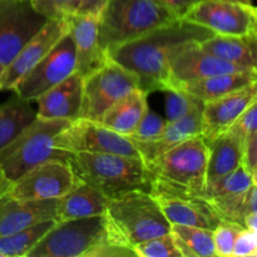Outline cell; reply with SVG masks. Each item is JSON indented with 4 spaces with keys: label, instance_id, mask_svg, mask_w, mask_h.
<instances>
[{
    "label": "cell",
    "instance_id": "4dcf8cb0",
    "mask_svg": "<svg viewBox=\"0 0 257 257\" xmlns=\"http://www.w3.org/2000/svg\"><path fill=\"white\" fill-rule=\"evenodd\" d=\"M252 185H256V181L240 165L232 172L222 176L218 180L213 181L212 183L206 185L198 197L207 201L210 198L218 197V196L237 195V193L246 192Z\"/></svg>",
    "mask_w": 257,
    "mask_h": 257
},
{
    "label": "cell",
    "instance_id": "30bf717a",
    "mask_svg": "<svg viewBox=\"0 0 257 257\" xmlns=\"http://www.w3.org/2000/svg\"><path fill=\"white\" fill-rule=\"evenodd\" d=\"M215 34L232 37L257 35V13L252 4L233 0H200L185 17Z\"/></svg>",
    "mask_w": 257,
    "mask_h": 257
},
{
    "label": "cell",
    "instance_id": "8fae6325",
    "mask_svg": "<svg viewBox=\"0 0 257 257\" xmlns=\"http://www.w3.org/2000/svg\"><path fill=\"white\" fill-rule=\"evenodd\" d=\"M150 193L171 225L196 226L212 231L221 222L207 201L160 178H152Z\"/></svg>",
    "mask_w": 257,
    "mask_h": 257
},
{
    "label": "cell",
    "instance_id": "9c48e42d",
    "mask_svg": "<svg viewBox=\"0 0 257 257\" xmlns=\"http://www.w3.org/2000/svg\"><path fill=\"white\" fill-rule=\"evenodd\" d=\"M54 147L69 155L78 152L113 153L141 158L137 148L125 136L95 120L77 118L54 138Z\"/></svg>",
    "mask_w": 257,
    "mask_h": 257
},
{
    "label": "cell",
    "instance_id": "d4e9b609",
    "mask_svg": "<svg viewBox=\"0 0 257 257\" xmlns=\"http://www.w3.org/2000/svg\"><path fill=\"white\" fill-rule=\"evenodd\" d=\"M147 108V93L136 88L117 100L104 113L99 123L127 137L137 127Z\"/></svg>",
    "mask_w": 257,
    "mask_h": 257
},
{
    "label": "cell",
    "instance_id": "d6a6232c",
    "mask_svg": "<svg viewBox=\"0 0 257 257\" xmlns=\"http://www.w3.org/2000/svg\"><path fill=\"white\" fill-rule=\"evenodd\" d=\"M32 7L47 19L64 20L77 14L80 0H29Z\"/></svg>",
    "mask_w": 257,
    "mask_h": 257
},
{
    "label": "cell",
    "instance_id": "d590c367",
    "mask_svg": "<svg viewBox=\"0 0 257 257\" xmlns=\"http://www.w3.org/2000/svg\"><path fill=\"white\" fill-rule=\"evenodd\" d=\"M165 100V119L166 122H173L185 117L198 102L195 98L185 94L181 90H166Z\"/></svg>",
    "mask_w": 257,
    "mask_h": 257
},
{
    "label": "cell",
    "instance_id": "8992f818",
    "mask_svg": "<svg viewBox=\"0 0 257 257\" xmlns=\"http://www.w3.org/2000/svg\"><path fill=\"white\" fill-rule=\"evenodd\" d=\"M108 238L105 215L57 221L27 257H87Z\"/></svg>",
    "mask_w": 257,
    "mask_h": 257
},
{
    "label": "cell",
    "instance_id": "7402d4cb",
    "mask_svg": "<svg viewBox=\"0 0 257 257\" xmlns=\"http://www.w3.org/2000/svg\"><path fill=\"white\" fill-rule=\"evenodd\" d=\"M108 198L88 183L78 180L74 187L57 200L55 221L104 215Z\"/></svg>",
    "mask_w": 257,
    "mask_h": 257
},
{
    "label": "cell",
    "instance_id": "5bb4252c",
    "mask_svg": "<svg viewBox=\"0 0 257 257\" xmlns=\"http://www.w3.org/2000/svg\"><path fill=\"white\" fill-rule=\"evenodd\" d=\"M48 20L29 0H0V63L7 67Z\"/></svg>",
    "mask_w": 257,
    "mask_h": 257
},
{
    "label": "cell",
    "instance_id": "60d3db41",
    "mask_svg": "<svg viewBox=\"0 0 257 257\" xmlns=\"http://www.w3.org/2000/svg\"><path fill=\"white\" fill-rule=\"evenodd\" d=\"M108 0H80L77 14L92 15L99 18L104 10Z\"/></svg>",
    "mask_w": 257,
    "mask_h": 257
},
{
    "label": "cell",
    "instance_id": "ffe728a7",
    "mask_svg": "<svg viewBox=\"0 0 257 257\" xmlns=\"http://www.w3.org/2000/svg\"><path fill=\"white\" fill-rule=\"evenodd\" d=\"M84 78L78 72L35 99L37 115L45 119H65L73 122L79 118Z\"/></svg>",
    "mask_w": 257,
    "mask_h": 257
},
{
    "label": "cell",
    "instance_id": "b9f144b4",
    "mask_svg": "<svg viewBox=\"0 0 257 257\" xmlns=\"http://www.w3.org/2000/svg\"><path fill=\"white\" fill-rule=\"evenodd\" d=\"M10 187H12V182L5 177V175L3 173V171L0 170V197L4 195H7L9 192Z\"/></svg>",
    "mask_w": 257,
    "mask_h": 257
},
{
    "label": "cell",
    "instance_id": "6da1fadb",
    "mask_svg": "<svg viewBox=\"0 0 257 257\" xmlns=\"http://www.w3.org/2000/svg\"><path fill=\"white\" fill-rule=\"evenodd\" d=\"M215 33L178 19L147 34L107 50L108 58L137 77L145 93L167 90L171 57L187 43L207 39Z\"/></svg>",
    "mask_w": 257,
    "mask_h": 257
},
{
    "label": "cell",
    "instance_id": "83f0119b",
    "mask_svg": "<svg viewBox=\"0 0 257 257\" xmlns=\"http://www.w3.org/2000/svg\"><path fill=\"white\" fill-rule=\"evenodd\" d=\"M256 200V185H252L243 193L218 196L210 198L207 202L221 221L243 226L245 217L257 213Z\"/></svg>",
    "mask_w": 257,
    "mask_h": 257
},
{
    "label": "cell",
    "instance_id": "52a82bcc",
    "mask_svg": "<svg viewBox=\"0 0 257 257\" xmlns=\"http://www.w3.org/2000/svg\"><path fill=\"white\" fill-rule=\"evenodd\" d=\"M208 146L195 136L147 163L153 177L198 196L206 185Z\"/></svg>",
    "mask_w": 257,
    "mask_h": 257
},
{
    "label": "cell",
    "instance_id": "cb8c5ba5",
    "mask_svg": "<svg viewBox=\"0 0 257 257\" xmlns=\"http://www.w3.org/2000/svg\"><path fill=\"white\" fill-rule=\"evenodd\" d=\"M253 83H257V70L212 75L195 82L186 83L176 88L175 90H181L185 94L201 102H207L235 90L242 89Z\"/></svg>",
    "mask_w": 257,
    "mask_h": 257
},
{
    "label": "cell",
    "instance_id": "7c38bea8",
    "mask_svg": "<svg viewBox=\"0 0 257 257\" xmlns=\"http://www.w3.org/2000/svg\"><path fill=\"white\" fill-rule=\"evenodd\" d=\"M74 72V43L67 32L53 49L17 83L13 90H15L18 97L33 102Z\"/></svg>",
    "mask_w": 257,
    "mask_h": 257
},
{
    "label": "cell",
    "instance_id": "f35d334b",
    "mask_svg": "<svg viewBox=\"0 0 257 257\" xmlns=\"http://www.w3.org/2000/svg\"><path fill=\"white\" fill-rule=\"evenodd\" d=\"M241 166L250 173L251 177L256 181L257 177V133L251 136L242 148Z\"/></svg>",
    "mask_w": 257,
    "mask_h": 257
},
{
    "label": "cell",
    "instance_id": "f546056e",
    "mask_svg": "<svg viewBox=\"0 0 257 257\" xmlns=\"http://www.w3.org/2000/svg\"><path fill=\"white\" fill-rule=\"evenodd\" d=\"M55 220H47L0 237V257H27L45 233L55 225Z\"/></svg>",
    "mask_w": 257,
    "mask_h": 257
},
{
    "label": "cell",
    "instance_id": "7a4b0ae2",
    "mask_svg": "<svg viewBox=\"0 0 257 257\" xmlns=\"http://www.w3.org/2000/svg\"><path fill=\"white\" fill-rule=\"evenodd\" d=\"M68 160L78 180L94 187L107 198L135 190L150 192L153 176L142 158L78 152L72 153Z\"/></svg>",
    "mask_w": 257,
    "mask_h": 257
},
{
    "label": "cell",
    "instance_id": "3957f363",
    "mask_svg": "<svg viewBox=\"0 0 257 257\" xmlns=\"http://www.w3.org/2000/svg\"><path fill=\"white\" fill-rule=\"evenodd\" d=\"M104 215L110 236L132 248L171 230V223L148 191L135 190L108 198Z\"/></svg>",
    "mask_w": 257,
    "mask_h": 257
},
{
    "label": "cell",
    "instance_id": "e0dca14e",
    "mask_svg": "<svg viewBox=\"0 0 257 257\" xmlns=\"http://www.w3.org/2000/svg\"><path fill=\"white\" fill-rule=\"evenodd\" d=\"M255 100H257V83L203 102L201 137L207 143L227 132L238 115Z\"/></svg>",
    "mask_w": 257,
    "mask_h": 257
},
{
    "label": "cell",
    "instance_id": "1f68e13d",
    "mask_svg": "<svg viewBox=\"0 0 257 257\" xmlns=\"http://www.w3.org/2000/svg\"><path fill=\"white\" fill-rule=\"evenodd\" d=\"M137 257H181L171 233L150 238L133 246Z\"/></svg>",
    "mask_w": 257,
    "mask_h": 257
},
{
    "label": "cell",
    "instance_id": "74e56055",
    "mask_svg": "<svg viewBox=\"0 0 257 257\" xmlns=\"http://www.w3.org/2000/svg\"><path fill=\"white\" fill-rule=\"evenodd\" d=\"M257 255V232L242 228L233 242L232 257H255Z\"/></svg>",
    "mask_w": 257,
    "mask_h": 257
},
{
    "label": "cell",
    "instance_id": "44dd1931",
    "mask_svg": "<svg viewBox=\"0 0 257 257\" xmlns=\"http://www.w3.org/2000/svg\"><path fill=\"white\" fill-rule=\"evenodd\" d=\"M57 200H18L4 195L0 197V237L37 225L42 221L55 220Z\"/></svg>",
    "mask_w": 257,
    "mask_h": 257
},
{
    "label": "cell",
    "instance_id": "ab89813d",
    "mask_svg": "<svg viewBox=\"0 0 257 257\" xmlns=\"http://www.w3.org/2000/svg\"><path fill=\"white\" fill-rule=\"evenodd\" d=\"M178 19H182L200 0H160Z\"/></svg>",
    "mask_w": 257,
    "mask_h": 257
},
{
    "label": "cell",
    "instance_id": "e575fe53",
    "mask_svg": "<svg viewBox=\"0 0 257 257\" xmlns=\"http://www.w3.org/2000/svg\"><path fill=\"white\" fill-rule=\"evenodd\" d=\"M243 226L233 222H226L221 221L217 226L212 230V241L213 248H215V256L218 257H232L233 242L236 236L238 235Z\"/></svg>",
    "mask_w": 257,
    "mask_h": 257
},
{
    "label": "cell",
    "instance_id": "277c9868",
    "mask_svg": "<svg viewBox=\"0 0 257 257\" xmlns=\"http://www.w3.org/2000/svg\"><path fill=\"white\" fill-rule=\"evenodd\" d=\"M176 20L160 0H108L98 23L100 47L107 52Z\"/></svg>",
    "mask_w": 257,
    "mask_h": 257
},
{
    "label": "cell",
    "instance_id": "ba28073f",
    "mask_svg": "<svg viewBox=\"0 0 257 257\" xmlns=\"http://www.w3.org/2000/svg\"><path fill=\"white\" fill-rule=\"evenodd\" d=\"M138 88L133 73L108 58V62L83 80L79 118L99 122L117 100Z\"/></svg>",
    "mask_w": 257,
    "mask_h": 257
},
{
    "label": "cell",
    "instance_id": "f1b7e54d",
    "mask_svg": "<svg viewBox=\"0 0 257 257\" xmlns=\"http://www.w3.org/2000/svg\"><path fill=\"white\" fill-rule=\"evenodd\" d=\"M171 236L181 257H215L212 231L186 225H171Z\"/></svg>",
    "mask_w": 257,
    "mask_h": 257
},
{
    "label": "cell",
    "instance_id": "ee69618b",
    "mask_svg": "<svg viewBox=\"0 0 257 257\" xmlns=\"http://www.w3.org/2000/svg\"><path fill=\"white\" fill-rule=\"evenodd\" d=\"M233 2H241V3H247V4H252V0H233Z\"/></svg>",
    "mask_w": 257,
    "mask_h": 257
},
{
    "label": "cell",
    "instance_id": "4316f807",
    "mask_svg": "<svg viewBox=\"0 0 257 257\" xmlns=\"http://www.w3.org/2000/svg\"><path fill=\"white\" fill-rule=\"evenodd\" d=\"M35 118L37 110L30 102L18 95L0 104V152Z\"/></svg>",
    "mask_w": 257,
    "mask_h": 257
},
{
    "label": "cell",
    "instance_id": "8d00e7d4",
    "mask_svg": "<svg viewBox=\"0 0 257 257\" xmlns=\"http://www.w3.org/2000/svg\"><path fill=\"white\" fill-rule=\"evenodd\" d=\"M257 100L251 103L240 115L237 119L233 122L231 125L228 132L235 135L238 140L241 141L242 146L245 145L246 141L251 137V136L257 133Z\"/></svg>",
    "mask_w": 257,
    "mask_h": 257
},
{
    "label": "cell",
    "instance_id": "2e32d148",
    "mask_svg": "<svg viewBox=\"0 0 257 257\" xmlns=\"http://www.w3.org/2000/svg\"><path fill=\"white\" fill-rule=\"evenodd\" d=\"M67 22L49 19L42 29L19 50L14 59L5 67L0 80V90H9L28 74L67 33Z\"/></svg>",
    "mask_w": 257,
    "mask_h": 257
},
{
    "label": "cell",
    "instance_id": "7bdbcfd3",
    "mask_svg": "<svg viewBox=\"0 0 257 257\" xmlns=\"http://www.w3.org/2000/svg\"><path fill=\"white\" fill-rule=\"evenodd\" d=\"M4 70H5V65H3L2 63H0V80H2L3 74H4Z\"/></svg>",
    "mask_w": 257,
    "mask_h": 257
},
{
    "label": "cell",
    "instance_id": "603a6c76",
    "mask_svg": "<svg viewBox=\"0 0 257 257\" xmlns=\"http://www.w3.org/2000/svg\"><path fill=\"white\" fill-rule=\"evenodd\" d=\"M201 49L213 57L242 67H257V35L232 37L215 34L198 42Z\"/></svg>",
    "mask_w": 257,
    "mask_h": 257
},
{
    "label": "cell",
    "instance_id": "d6986e66",
    "mask_svg": "<svg viewBox=\"0 0 257 257\" xmlns=\"http://www.w3.org/2000/svg\"><path fill=\"white\" fill-rule=\"evenodd\" d=\"M202 107L203 102L198 100L185 117L166 123L163 131L155 140L148 142H132L146 165L188 138L201 135Z\"/></svg>",
    "mask_w": 257,
    "mask_h": 257
},
{
    "label": "cell",
    "instance_id": "9a60e30c",
    "mask_svg": "<svg viewBox=\"0 0 257 257\" xmlns=\"http://www.w3.org/2000/svg\"><path fill=\"white\" fill-rule=\"evenodd\" d=\"M256 68L232 64L203 52L197 40L187 43L171 57L168 69V88L172 90L186 83L195 82L225 73L253 72ZM166 92V90H165Z\"/></svg>",
    "mask_w": 257,
    "mask_h": 257
},
{
    "label": "cell",
    "instance_id": "484cf974",
    "mask_svg": "<svg viewBox=\"0 0 257 257\" xmlns=\"http://www.w3.org/2000/svg\"><path fill=\"white\" fill-rule=\"evenodd\" d=\"M207 146L208 160L206 185L212 183L213 181L236 170L241 165L243 148L241 141L228 131L211 142H207Z\"/></svg>",
    "mask_w": 257,
    "mask_h": 257
},
{
    "label": "cell",
    "instance_id": "ac0fdd59",
    "mask_svg": "<svg viewBox=\"0 0 257 257\" xmlns=\"http://www.w3.org/2000/svg\"><path fill=\"white\" fill-rule=\"evenodd\" d=\"M65 22L68 33L74 43L75 72L85 78L108 62L107 52L99 43V18L73 14Z\"/></svg>",
    "mask_w": 257,
    "mask_h": 257
},
{
    "label": "cell",
    "instance_id": "4fadbf2b",
    "mask_svg": "<svg viewBox=\"0 0 257 257\" xmlns=\"http://www.w3.org/2000/svg\"><path fill=\"white\" fill-rule=\"evenodd\" d=\"M77 181L68 158H52L14 181L7 195L18 200H55L72 190Z\"/></svg>",
    "mask_w": 257,
    "mask_h": 257
},
{
    "label": "cell",
    "instance_id": "836d02e7",
    "mask_svg": "<svg viewBox=\"0 0 257 257\" xmlns=\"http://www.w3.org/2000/svg\"><path fill=\"white\" fill-rule=\"evenodd\" d=\"M165 117H161L158 113L153 112L150 108H147L145 114L142 115L141 120L138 122L137 127L135 128L127 138L132 142H148L152 141L160 135L166 125Z\"/></svg>",
    "mask_w": 257,
    "mask_h": 257
},
{
    "label": "cell",
    "instance_id": "5b68a950",
    "mask_svg": "<svg viewBox=\"0 0 257 257\" xmlns=\"http://www.w3.org/2000/svg\"><path fill=\"white\" fill-rule=\"evenodd\" d=\"M69 120L38 117L0 152V170L14 182L40 163L52 158H69V153L54 147V138Z\"/></svg>",
    "mask_w": 257,
    "mask_h": 257
}]
</instances>
